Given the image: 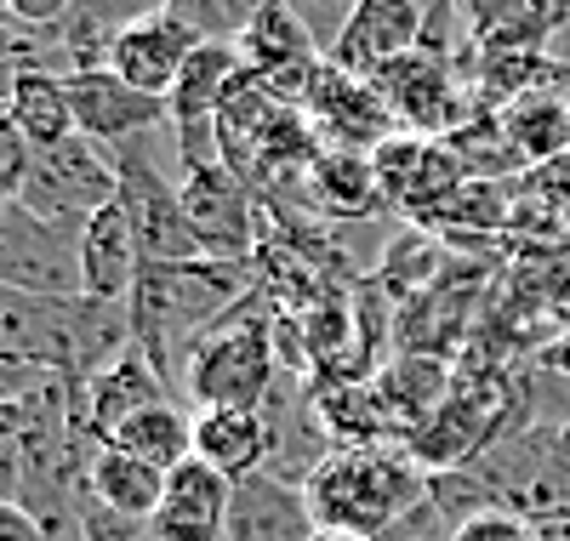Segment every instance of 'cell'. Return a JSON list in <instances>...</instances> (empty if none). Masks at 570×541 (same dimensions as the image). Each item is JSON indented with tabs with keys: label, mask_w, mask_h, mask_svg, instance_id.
I'll use <instances>...</instances> for the list:
<instances>
[{
	"label": "cell",
	"mask_w": 570,
	"mask_h": 541,
	"mask_svg": "<svg viewBox=\"0 0 570 541\" xmlns=\"http://www.w3.org/2000/svg\"><path fill=\"white\" fill-rule=\"evenodd\" d=\"M257 263H142L137 291H131V331H137V348L160 365V376L177 387V365L195 342L228 319L252 291H257Z\"/></svg>",
	"instance_id": "obj_1"
},
{
	"label": "cell",
	"mask_w": 570,
	"mask_h": 541,
	"mask_svg": "<svg viewBox=\"0 0 570 541\" xmlns=\"http://www.w3.org/2000/svg\"><path fill=\"white\" fill-rule=\"evenodd\" d=\"M428 473L400 439H376V445H337L308 473V508L320 530H354V535H383L394 519L428 502Z\"/></svg>",
	"instance_id": "obj_2"
},
{
	"label": "cell",
	"mask_w": 570,
	"mask_h": 541,
	"mask_svg": "<svg viewBox=\"0 0 570 541\" xmlns=\"http://www.w3.org/2000/svg\"><path fill=\"white\" fill-rule=\"evenodd\" d=\"M274 314L279 303L257 285L252 297L217 319L177 365V393L188 411H263L279 382L274 354Z\"/></svg>",
	"instance_id": "obj_3"
},
{
	"label": "cell",
	"mask_w": 570,
	"mask_h": 541,
	"mask_svg": "<svg viewBox=\"0 0 570 541\" xmlns=\"http://www.w3.org/2000/svg\"><path fill=\"white\" fill-rule=\"evenodd\" d=\"M18 200L29 212H40L46 223L80 234L104 206L120 200V160H115V149L75 131V137L52 142V149H35V166H29V183Z\"/></svg>",
	"instance_id": "obj_4"
},
{
	"label": "cell",
	"mask_w": 570,
	"mask_h": 541,
	"mask_svg": "<svg viewBox=\"0 0 570 541\" xmlns=\"http://www.w3.org/2000/svg\"><path fill=\"white\" fill-rule=\"evenodd\" d=\"M0 291L52 297V303L86 297V285H80V234L46 223L23 200H7L0 206Z\"/></svg>",
	"instance_id": "obj_5"
},
{
	"label": "cell",
	"mask_w": 570,
	"mask_h": 541,
	"mask_svg": "<svg viewBox=\"0 0 570 541\" xmlns=\"http://www.w3.org/2000/svg\"><path fill=\"white\" fill-rule=\"evenodd\" d=\"M183 212H188V223H195L206 257H217V263H257V252H263V234H257L263 200H257V188L240 171H228L223 160L188 171L183 177Z\"/></svg>",
	"instance_id": "obj_6"
},
{
	"label": "cell",
	"mask_w": 570,
	"mask_h": 541,
	"mask_svg": "<svg viewBox=\"0 0 570 541\" xmlns=\"http://www.w3.org/2000/svg\"><path fill=\"white\" fill-rule=\"evenodd\" d=\"M303 115L320 131V149H354V155H376L389 137H400V120L389 109V97L376 91V80L348 75L337 63H320Z\"/></svg>",
	"instance_id": "obj_7"
},
{
	"label": "cell",
	"mask_w": 570,
	"mask_h": 541,
	"mask_svg": "<svg viewBox=\"0 0 570 541\" xmlns=\"http://www.w3.org/2000/svg\"><path fill=\"white\" fill-rule=\"evenodd\" d=\"M376 166V188H383V206L416 217V223H434L451 200H456V188L468 183L456 155L445 149V137H389L383 149L371 155Z\"/></svg>",
	"instance_id": "obj_8"
},
{
	"label": "cell",
	"mask_w": 570,
	"mask_h": 541,
	"mask_svg": "<svg viewBox=\"0 0 570 541\" xmlns=\"http://www.w3.org/2000/svg\"><path fill=\"white\" fill-rule=\"evenodd\" d=\"M376 91L389 97L400 131H411V137H445L473 115L468 91L456 80V58H434V52H411V58L389 63L376 75Z\"/></svg>",
	"instance_id": "obj_9"
},
{
	"label": "cell",
	"mask_w": 570,
	"mask_h": 541,
	"mask_svg": "<svg viewBox=\"0 0 570 541\" xmlns=\"http://www.w3.org/2000/svg\"><path fill=\"white\" fill-rule=\"evenodd\" d=\"M422 29H428V7H422V0H360L348 29H343V40H337V52H331L325 63L376 80L389 63L422 52Z\"/></svg>",
	"instance_id": "obj_10"
},
{
	"label": "cell",
	"mask_w": 570,
	"mask_h": 541,
	"mask_svg": "<svg viewBox=\"0 0 570 541\" xmlns=\"http://www.w3.org/2000/svg\"><path fill=\"white\" fill-rule=\"evenodd\" d=\"M69 104H75V126L91 142H104V149H120V142L166 126V97L137 91L115 69H80V75H69Z\"/></svg>",
	"instance_id": "obj_11"
},
{
	"label": "cell",
	"mask_w": 570,
	"mask_h": 541,
	"mask_svg": "<svg viewBox=\"0 0 570 541\" xmlns=\"http://www.w3.org/2000/svg\"><path fill=\"white\" fill-rule=\"evenodd\" d=\"M171 7V0H75L63 23L52 29V69L80 75V69H104L115 40L131 35L137 23H149Z\"/></svg>",
	"instance_id": "obj_12"
},
{
	"label": "cell",
	"mask_w": 570,
	"mask_h": 541,
	"mask_svg": "<svg viewBox=\"0 0 570 541\" xmlns=\"http://www.w3.org/2000/svg\"><path fill=\"white\" fill-rule=\"evenodd\" d=\"M80 303V297H75ZM75 303L52 297H23V291H0V354L29 360L40 371H58L75 382ZM80 387V382H75Z\"/></svg>",
	"instance_id": "obj_13"
},
{
	"label": "cell",
	"mask_w": 570,
	"mask_h": 541,
	"mask_svg": "<svg viewBox=\"0 0 570 541\" xmlns=\"http://www.w3.org/2000/svg\"><path fill=\"white\" fill-rule=\"evenodd\" d=\"M228 502H234V484L188 456L183 468L166 473V496L149 519V535L155 541H228Z\"/></svg>",
	"instance_id": "obj_14"
},
{
	"label": "cell",
	"mask_w": 570,
	"mask_h": 541,
	"mask_svg": "<svg viewBox=\"0 0 570 541\" xmlns=\"http://www.w3.org/2000/svg\"><path fill=\"white\" fill-rule=\"evenodd\" d=\"M320 519L308 508V490L279 479V473H252L234 484L228 502V541H314Z\"/></svg>",
	"instance_id": "obj_15"
},
{
	"label": "cell",
	"mask_w": 570,
	"mask_h": 541,
	"mask_svg": "<svg viewBox=\"0 0 570 541\" xmlns=\"http://www.w3.org/2000/svg\"><path fill=\"white\" fill-rule=\"evenodd\" d=\"M160 400H171V382L160 376V365L142 348H126L115 365H104L80 387V416H86L91 445H109L120 422H131L137 411H149Z\"/></svg>",
	"instance_id": "obj_16"
},
{
	"label": "cell",
	"mask_w": 570,
	"mask_h": 541,
	"mask_svg": "<svg viewBox=\"0 0 570 541\" xmlns=\"http://www.w3.org/2000/svg\"><path fill=\"white\" fill-rule=\"evenodd\" d=\"M137 274H142V245L126 206L115 200L80 228V285L98 303H126L137 291Z\"/></svg>",
	"instance_id": "obj_17"
},
{
	"label": "cell",
	"mask_w": 570,
	"mask_h": 541,
	"mask_svg": "<svg viewBox=\"0 0 570 541\" xmlns=\"http://www.w3.org/2000/svg\"><path fill=\"white\" fill-rule=\"evenodd\" d=\"M195 46H200L195 35H188L171 12H160L149 23H137L131 35H120L104 69H115L120 80H131L137 91H149V97H171V86H177V75H183V63H188Z\"/></svg>",
	"instance_id": "obj_18"
},
{
	"label": "cell",
	"mask_w": 570,
	"mask_h": 541,
	"mask_svg": "<svg viewBox=\"0 0 570 541\" xmlns=\"http://www.w3.org/2000/svg\"><path fill=\"white\" fill-rule=\"evenodd\" d=\"M195 462L240 484L274 462V427L263 411H195Z\"/></svg>",
	"instance_id": "obj_19"
},
{
	"label": "cell",
	"mask_w": 570,
	"mask_h": 541,
	"mask_svg": "<svg viewBox=\"0 0 570 541\" xmlns=\"http://www.w3.org/2000/svg\"><path fill=\"white\" fill-rule=\"evenodd\" d=\"M166 496V468L142 462L120 445H98L86 462V502L104 508L115 519H131V524H149L155 508Z\"/></svg>",
	"instance_id": "obj_20"
},
{
	"label": "cell",
	"mask_w": 570,
	"mask_h": 541,
	"mask_svg": "<svg viewBox=\"0 0 570 541\" xmlns=\"http://www.w3.org/2000/svg\"><path fill=\"white\" fill-rule=\"evenodd\" d=\"M371 387H376V400H383V411L394 422V439H405L456 393V371L440 354H400L394 365H383L371 376Z\"/></svg>",
	"instance_id": "obj_21"
},
{
	"label": "cell",
	"mask_w": 570,
	"mask_h": 541,
	"mask_svg": "<svg viewBox=\"0 0 570 541\" xmlns=\"http://www.w3.org/2000/svg\"><path fill=\"white\" fill-rule=\"evenodd\" d=\"M297 188H303V206L337 217V223H360V217H371L376 206H383L371 155H354V149H320Z\"/></svg>",
	"instance_id": "obj_22"
},
{
	"label": "cell",
	"mask_w": 570,
	"mask_h": 541,
	"mask_svg": "<svg viewBox=\"0 0 570 541\" xmlns=\"http://www.w3.org/2000/svg\"><path fill=\"white\" fill-rule=\"evenodd\" d=\"M497 115H502V131H508V142H513V155H519L525 171H537V166H548L570 149V91H559V86L513 97V104L497 109Z\"/></svg>",
	"instance_id": "obj_23"
},
{
	"label": "cell",
	"mask_w": 570,
	"mask_h": 541,
	"mask_svg": "<svg viewBox=\"0 0 570 541\" xmlns=\"http://www.w3.org/2000/svg\"><path fill=\"white\" fill-rule=\"evenodd\" d=\"M7 109L18 115V126L35 149H52V142L80 131L75 104H69V75H58V69H18V80L7 91Z\"/></svg>",
	"instance_id": "obj_24"
},
{
	"label": "cell",
	"mask_w": 570,
	"mask_h": 541,
	"mask_svg": "<svg viewBox=\"0 0 570 541\" xmlns=\"http://www.w3.org/2000/svg\"><path fill=\"white\" fill-rule=\"evenodd\" d=\"M109 445H120V451L171 473V468H183L188 456H195V411L177 405V400H160L149 411H137L131 422H120Z\"/></svg>",
	"instance_id": "obj_25"
},
{
	"label": "cell",
	"mask_w": 570,
	"mask_h": 541,
	"mask_svg": "<svg viewBox=\"0 0 570 541\" xmlns=\"http://www.w3.org/2000/svg\"><path fill=\"white\" fill-rule=\"evenodd\" d=\"M456 12H462L468 40H491V35H502V29H519V23L548 18L542 0H456ZM553 23H559V18H553Z\"/></svg>",
	"instance_id": "obj_26"
},
{
	"label": "cell",
	"mask_w": 570,
	"mask_h": 541,
	"mask_svg": "<svg viewBox=\"0 0 570 541\" xmlns=\"http://www.w3.org/2000/svg\"><path fill=\"white\" fill-rule=\"evenodd\" d=\"M29 456H23V400H0V502H23Z\"/></svg>",
	"instance_id": "obj_27"
},
{
	"label": "cell",
	"mask_w": 570,
	"mask_h": 541,
	"mask_svg": "<svg viewBox=\"0 0 570 541\" xmlns=\"http://www.w3.org/2000/svg\"><path fill=\"white\" fill-rule=\"evenodd\" d=\"M570 513V422L553 433V445H548V468H542V484H537V496H531V519H559Z\"/></svg>",
	"instance_id": "obj_28"
},
{
	"label": "cell",
	"mask_w": 570,
	"mask_h": 541,
	"mask_svg": "<svg viewBox=\"0 0 570 541\" xmlns=\"http://www.w3.org/2000/svg\"><path fill=\"white\" fill-rule=\"evenodd\" d=\"M29 166H35V142L23 137L18 115L0 104V206L18 200L23 183H29Z\"/></svg>",
	"instance_id": "obj_29"
},
{
	"label": "cell",
	"mask_w": 570,
	"mask_h": 541,
	"mask_svg": "<svg viewBox=\"0 0 570 541\" xmlns=\"http://www.w3.org/2000/svg\"><path fill=\"white\" fill-rule=\"evenodd\" d=\"M285 7L297 12V23L314 35V46L331 58V52H337V40H343V29H348V18H354L360 0H285Z\"/></svg>",
	"instance_id": "obj_30"
},
{
	"label": "cell",
	"mask_w": 570,
	"mask_h": 541,
	"mask_svg": "<svg viewBox=\"0 0 570 541\" xmlns=\"http://www.w3.org/2000/svg\"><path fill=\"white\" fill-rule=\"evenodd\" d=\"M166 12L195 40H240V18H234L228 0H171Z\"/></svg>",
	"instance_id": "obj_31"
},
{
	"label": "cell",
	"mask_w": 570,
	"mask_h": 541,
	"mask_svg": "<svg viewBox=\"0 0 570 541\" xmlns=\"http://www.w3.org/2000/svg\"><path fill=\"white\" fill-rule=\"evenodd\" d=\"M456 541H542V524L525 519L519 508H491V513H473L456 524Z\"/></svg>",
	"instance_id": "obj_32"
},
{
	"label": "cell",
	"mask_w": 570,
	"mask_h": 541,
	"mask_svg": "<svg viewBox=\"0 0 570 541\" xmlns=\"http://www.w3.org/2000/svg\"><path fill=\"white\" fill-rule=\"evenodd\" d=\"M376 541H456V519H451L434 496H428L422 508H411L405 519H394Z\"/></svg>",
	"instance_id": "obj_33"
},
{
	"label": "cell",
	"mask_w": 570,
	"mask_h": 541,
	"mask_svg": "<svg viewBox=\"0 0 570 541\" xmlns=\"http://www.w3.org/2000/svg\"><path fill=\"white\" fill-rule=\"evenodd\" d=\"M519 188H525L531 200H542L548 212H559V217L570 223V149H564L559 160H548V166L525 171V177H519Z\"/></svg>",
	"instance_id": "obj_34"
},
{
	"label": "cell",
	"mask_w": 570,
	"mask_h": 541,
	"mask_svg": "<svg viewBox=\"0 0 570 541\" xmlns=\"http://www.w3.org/2000/svg\"><path fill=\"white\" fill-rule=\"evenodd\" d=\"M7 7H12V23H23L35 35V29H58L75 0H7Z\"/></svg>",
	"instance_id": "obj_35"
},
{
	"label": "cell",
	"mask_w": 570,
	"mask_h": 541,
	"mask_svg": "<svg viewBox=\"0 0 570 541\" xmlns=\"http://www.w3.org/2000/svg\"><path fill=\"white\" fill-rule=\"evenodd\" d=\"M0 541H52V530H46L23 502H0Z\"/></svg>",
	"instance_id": "obj_36"
},
{
	"label": "cell",
	"mask_w": 570,
	"mask_h": 541,
	"mask_svg": "<svg viewBox=\"0 0 570 541\" xmlns=\"http://www.w3.org/2000/svg\"><path fill=\"white\" fill-rule=\"evenodd\" d=\"M537 365H548L553 376H564V382H570V331H559L553 342H542V354H537Z\"/></svg>",
	"instance_id": "obj_37"
},
{
	"label": "cell",
	"mask_w": 570,
	"mask_h": 541,
	"mask_svg": "<svg viewBox=\"0 0 570 541\" xmlns=\"http://www.w3.org/2000/svg\"><path fill=\"white\" fill-rule=\"evenodd\" d=\"M542 541H570V513L564 519H542Z\"/></svg>",
	"instance_id": "obj_38"
},
{
	"label": "cell",
	"mask_w": 570,
	"mask_h": 541,
	"mask_svg": "<svg viewBox=\"0 0 570 541\" xmlns=\"http://www.w3.org/2000/svg\"><path fill=\"white\" fill-rule=\"evenodd\" d=\"M314 541H371V535H354V530H320Z\"/></svg>",
	"instance_id": "obj_39"
}]
</instances>
